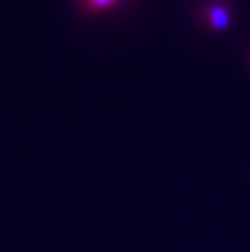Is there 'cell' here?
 <instances>
[{
  "mask_svg": "<svg viewBox=\"0 0 250 252\" xmlns=\"http://www.w3.org/2000/svg\"><path fill=\"white\" fill-rule=\"evenodd\" d=\"M109 2H111V0H91V3H93V5H98V7H99V5L109 3Z\"/></svg>",
  "mask_w": 250,
  "mask_h": 252,
  "instance_id": "6da1fadb",
  "label": "cell"
}]
</instances>
